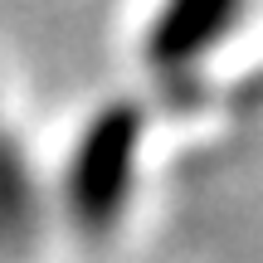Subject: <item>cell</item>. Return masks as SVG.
<instances>
[{
  "label": "cell",
  "mask_w": 263,
  "mask_h": 263,
  "mask_svg": "<svg viewBox=\"0 0 263 263\" xmlns=\"http://www.w3.org/2000/svg\"><path fill=\"white\" fill-rule=\"evenodd\" d=\"M137 141H141L137 117L107 112L78 146L73 171H68V205L88 234L112 229L122 219L132 200V180H137Z\"/></svg>",
  "instance_id": "obj_1"
},
{
  "label": "cell",
  "mask_w": 263,
  "mask_h": 263,
  "mask_svg": "<svg viewBox=\"0 0 263 263\" xmlns=\"http://www.w3.org/2000/svg\"><path fill=\"white\" fill-rule=\"evenodd\" d=\"M244 5L249 0H161L146 25V44H141L146 64L161 78L190 73L224 44V34L244 15Z\"/></svg>",
  "instance_id": "obj_2"
}]
</instances>
